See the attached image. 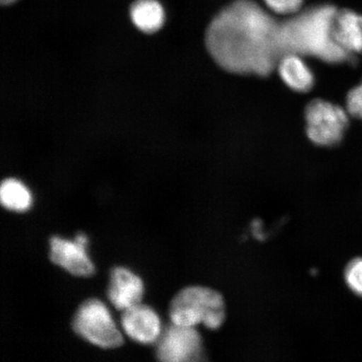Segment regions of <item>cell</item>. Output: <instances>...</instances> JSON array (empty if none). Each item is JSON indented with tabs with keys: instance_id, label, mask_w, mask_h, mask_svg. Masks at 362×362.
Masks as SVG:
<instances>
[{
	"instance_id": "obj_15",
	"label": "cell",
	"mask_w": 362,
	"mask_h": 362,
	"mask_svg": "<svg viewBox=\"0 0 362 362\" xmlns=\"http://www.w3.org/2000/svg\"><path fill=\"white\" fill-rule=\"evenodd\" d=\"M346 110L350 115L362 121V81L347 94Z\"/></svg>"
},
{
	"instance_id": "obj_18",
	"label": "cell",
	"mask_w": 362,
	"mask_h": 362,
	"mask_svg": "<svg viewBox=\"0 0 362 362\" xmlns=\"http://www.w3.org/2000/svg\"><path fill=\"white\" fill-rule=\"evenodd\" d=\"M0 1H1V4H4V6H8V4L16 2L17 0H0Z\"/></svg>"
},
{
	"instance_id": "obj_7",
	"label": "cell",
	"mask_w": 362,
	"mask_h": 362,
	"mask_svg": "<svg viewBox=\"0 0 362 362\" xmlns=\"http://www.w3.org/2000/svg\"><path fill=\"white\" fill-rule=\"evenodd\" d=\"M121 320L125 333L135 341L151 344L160 337V320L151 307L141 304L130 307L123 310Z\"/></svg>"
},
{
	"instance_id": "obj_16",
	"label": "cell",
	"mask_w": 362,
	"mask_h": 362,
	"mask_svg": "<svg viewBox=\"0 0 362 362\" xmlns=\"http://www.w3.org/2000/svg\"><path fill=\"white\" fill-rule=\"evenodd\" d=\"M272 11L279 15H291L300 11L303 0H264Z\"/></svg>"
},
{
	"instance_id": "obj_13",
	"label": "cell",
	"mask_w": 362,
	"mask_h": 362,
	"mask_svg": "<svg viewBox=\"0 0 362 362\" xmlns=\"http://www.w3.org/2000/svg\"><path fill=\"white\" fill-rule=\"evenodd\" d=\"M2 205L8 210L25 211L33 204V197L24 184L16 179L4 180L0 187Z\"/></svg>"
},
{
	"instance_id": "obj_14",
	"label": "cell",
	"mask_w": 362,
	"mask_h": 362,
	"mask_svg": "<svg viewBox=\"0 0 362 362\" xmlns=\"http://www.w3.org/2000/svg\"><path fill=\"white\" fill-rule=\"evenodd\" d=\"M345 279L351 291L362 297V259L351 260L345 269Z\"/></svg>"
},
{
	"instance_id": "obj_10",
	"label": "cell",
	"mask_w": 362,
	"mask_h": 362,
	"mask_svg": "<svg viewBox=\"0 0 362 362\" xmlns=\"http://www.w3.org/2000/svg\"><path fill=\"white\" fill-rule=\"evenodd\" d=\"M332 30L334 40L344 51L353 57L362 53V15L351 10L337 11Z\"/></svg>"
},
{
	"instance_id": "obj_9",
	"label": "cell",
	"mask_w": 362,
	"mask_h": 362,
	"mask_svg": "<svg viewBox=\"0 0 362 362\" xmlns=\"http://www.w3.org/2000/svg\"><path fill=\"white\" fill-rule=\"evenodd\" d=\"M143 293V282L137 275L122 267L112 270L107 296L117 310H124L140 304Z\"/></svg>"
},
{
	"instance_id": "obj_17",
	"label": "cell",
	"mask_w": 362,
	"mask_h": 362,
	"mask_svg": "<svg viewBox=\"0 0 362 362\" xmlns=\"http://www.w3.org/2000/svg\"><path fill=\"white\" fill-rule=\"evenodd\" d=\"M75 241L78 242L81 244V245L87 247V244L88 242V238L85 236L83 233H79L78 236L76 237Z\"/></svg>"
},
{
	"instance_id": "obj_11",
	"label": "cell",
	"mask_w": 362,
	"mask_h": 362,
	"mask_svg": "<svg viewBox=\"0 0 362 362\" xmlns=\"http://www.w3.org/2000/svg\"><path fill=\"white\" fill-rule=\"evenodd\" d=\"M279 74L288 88L306 93L314 85V76L309 66L297 54H287L278 63Z\"/></svg>"
},
{
	"instance_id": "obj_2",
	"label": "cell",
	"mask_w": 362,
	"mask_h": 362,
	"mask_svg": "<svg viewBox=\"0 0 362 362\" xmlns=\"http://www.w3.org/2000/svg\"><path fill=\"white\" fill-rule=\"evenodd\" d=\"M337 11L332 6L316 7L281 25L284 56H314L329 63L354 61L334 38L333 21Z\"/></svg>"
},
{
	"instance_id": "obj_6",
	"label": "cell",
	"mask_w": 362,
	"mask_h": 362,
	"mask_svg": "<svg viewBox=\"0 0 362 362\" xmlns=\"http://www.w3.org/2000/svg\"><path fill=\"white\" fill-rule=\"evenodd\" d=\"M156 356L165 362L202 361V339L194 327L172 323L157 341Z\"/></svg>"
},
{
	"instance_id": "obj_3",
	"label": "cell",
	"mask_w": 362,
	"mask_h": 362,
	"mask_svg": "<svg viewBox=\"0 0 362 362\" xmlns=\"http://www.w3.org/2000/svg\"><path fill=\"white\" fill-rule=\"evenodd\" d=\"M170 316L172 323L182 327H194L203 324L207 329H219L226 318L223 297L207 287L185 288L172 300Z\"/></svg>"
},
{
	"instance_id": "obj_8",
	"label": "cell",
	"mask_w": 362,
	"mask_h": 362,
	"mask_svg": "<svg viewBox=\"0 0 362 362\" xmlns=\"http://www.w3.org/2000/svg\"><path fill=\"white\" fill-rule=\"evenodd\" d=\"M49 259L70 274L80 277H89L94 273V266L88 259L86 247L76 241L52 237L49 240Z\"/></svg>"
},
{
	"instance_id": "obj_5",
	"label": "cell",
	"mask_w": 362,
	"mask_h": 362,
	"mask_svg": "<svg viewBox=\"0 0 362 362\" xmlns=\"http://www.w3.org/2000/svg\"><path fill=\"white\" fill-rule=\"evenodd\" d=\"M347 110L332 103L314 100L305 110L306 131L312 142L332 147L341 141L349 125Z\"/></svg>"
},
{
	"instance_id": "obj_4",
	"label": "cell",
	"mask_w": 362,
	"mask_h": 362,
	"mask_svg": "<svg viewBox=\"0 0 362 362\" xmlns=\"http://www.w3.org/2000/svg\"><path fill=\"white\" fill-rule=\"evenodd\" d=\"M72 328L80 337L104 349L119 347L124 343L110 310L97 298H89L80 305L72 320Z\"/></svg>"
},
{
	"instance_id": "obj_12",
	"label": "cell",
	"mask_w": 362,
	"mask_h": 362,
	"mask_svg": "<svg viewBox=\"0 0 362 362\" xmlns=\"http://www.w3.org/2000/svg\"><path fill=\"white\" fill-rule=\"evenodd\" d=\"M130 18L140 31L153 34L162 28L165 13L158 0H136L130 8Z\"/></svg>"
},
{
	"instance_id": "obj_1",
	"label": "cell",
	"mask_w": 362,
	"mask_h": 362,
	"mask_svg": "<svg viewBox=\"0 0 362 362\" xmlns=\"http://www.w3.org/2000/svg\"><path fill=\"white\" fill-rule=\"evenodd\" d=\"M206 44L221 67L237 74L269 75L284 56L281 25L248 1L234 4L216 18Z\"/></svg>"
}]
</instances>
